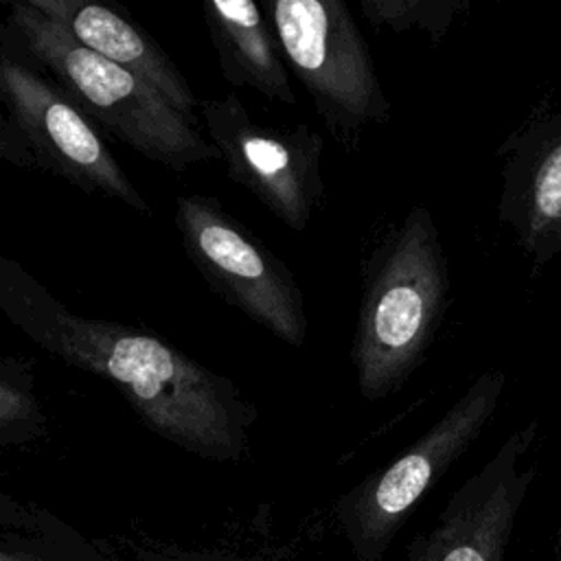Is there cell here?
I'll return each instance as SVG.
<instances>
[{
  "label": "cell",
  "instance_id": "1",
  "mask_svg": "<svg viewBox=\"0 0 561 561\" xmlns=\"http://www.w3.org/2000/svg\"><path fill=\"white\" fill-rule=\"evenodd\" d=\"M57 342L68 362L112 381L142 423L167 440L219 462L245 454L259 410L228 377L116 322L64 316Z\"/></svg>",
  "mask_w": 561,
  "mask_h": 561
},
{
  "label": "cell",
  "instance_id": "2",
  "mask_svg": "<svg viewBox=\"0 0 561 561\" xmlns=\"http://www.w3.org/2000/svg\"><path fill=\"white\" fill-rule=\"evenodd\" d=\"M449 291V267L434 215L425 206H412L362 265L351 362L366 401L401 390L425 362L445 320Z\"/></svg>",
  "mask_w": 561,
  "mask_h": 561
},
{
  "label": "cell",
  "instance_id": "3",
  "mask_svg": "<svg viewBox=\"0 0 561 561\" xmlns=\"http://www.w3.org/2000/svg\"><path fill=\"white\" fill-rule=\"evenodd\" d=\"M7 20L22 50L46 68L94 123L145 158L173 171H186L219 156L202 136L197 121L180 114L129 70L81 46L28 0L13 2Z\"/></svg>",
  "mask_w": 561,
  "mask_h": 561
},
{
  "label": "cell",
  "instance_id": "4",
  "mask_svg": "<svg viewBox=\"0 0 561 561\" xmlns=\"http://www.w3.org/2000/svg\"><path fill=\"white\" fill-rule=\"evenodd\" d=\"M504 388V370L480 373L408 449L333 502V519L353 561H383L423 497L482 436Z\"/></svg>",
  "mask_w": 561,
  "mask_h": 561
},
{
  "label": "cell",
  "instance_id": "5",
  "mask_svg": "<svg viewBox=\"0 0 561 561\" xmlns=\"http://www.w3.org/2000/svg\"><path fill=\"white\" fill-rule=\"evenodd\" d=\"M285 66L309 92L329 134L346 147L390 118L370 48L344 0H267Z\"/></svg>",
  "mask_w": 561,
  "mask_h": 561
},
{
  "label": "cell",
  "instance_id": "6",
  "mask_svg": "<svg viewBox=\"0 0 561 561\" xmlns=\"http://www.w3.org/2000/svg\"><path fill=\"white\" fill-rule=\"evenodd\" d=\"M175 224L210 287L280 342L302 348L309 335L305 294L294 270L208 195H180Z\"/></svg>",
  "mask_w": 561,
  "mask_h": 561
},
{
  "label": "cell",
  "instance_id": "7",
  "mask_svg": "<svg viewBox=\"0 0 561 561\" xmlns=\"http://www.w3.org/2000/svg\"><path fill=\"white\" fill-rule=\"evenodd\" d=\"M199 110L228 178L289 230H307L324 199V138L305 123L291 129L263 125L232 92L199 101Z\"/></svg>",
  "mask_w": 561,
  "mask_h": 561
},
{
  "label": "cell",
  "instance_id": "8",
  "mask_svg": "<svg viewBox=\"0 0 561 561\" xmlns=\"http://www.w3.org/2000/svg\"><path fill=\"white\" fill-rule=\"evenodd\" d=\"M0 99L39 167L83 191H96L138 213H149L99 125L57 83L7 46H0Z\"/></svg>",
  "mask_w": 561,
  "mask_h": 561
},
{
  "label": "cell",
  "instance_id": "9",
  "mask_svg": "<svg viewBox=\"0 0 561 561\" xmlns=\"http://www.w3.org/2000/svg\"><path fill=\"white\" fill-rule=\"evenodd\" d=\"M539 421L530 419L473 471L440 508L434 524L405 548V561H508V546L537 478L530 451Z\"/></svg>",
  "mask_w": 561,
  "mask_h": 561
},
{
  "label": "cell",
  "instance_id": "10",
  "mask_svg": "<svg viewBox=\"0 0 561 561\" xmlns=\"http://www.w3.org/2000/svg\"><path fill=\"white\" fill-rule=\"evenodd\" d=\"M495 213L533 267L561 256V103L546 92L502 140Z\"/></svg>",
  "mask_w": 561,
  "mask_h": 561
},
{
  "label": "cell",
  "instance_id": "11",
  "mask_svg": "<svg viewBox=\"0 0 561 561\" xmlns=\"http://www.w3.org/2000/svg\"><path fill=\"white\" fill-rule=\"evenodd\" d=\"M42 15L66 28L81 46L129 70L180 114L197 121L199 101L180 68L142 28L105 4L79 0H28Z\"/></svg>",
  "mask_w": 561,
  "mask_h": 561
},
{
  "label": "cell",
  "instance_id": "12",
  "mask_svg": "<svg viewBox=\"0 0 561 561\" xmlns=\"http://www.w3.org/2000/svg\"><path fill=\"white\" fill-rule=\"evenodd\" d=\"M202 11L224 79L232 88L296 105L289 70L261 7L252 0H208Z\"/></svg>",
  "mask_w": 561,
  "mask_h": 561
},
{
  "label": "cell",
  "instance_id": "13",
  "mask_svg": "<svg viewBox=\"0 0 561 561\" xmlns=\"http://www.w3.org/2000/svg\"><path fill=\"white\" fill-rule=\"evenodd\" d=\"M469 7L471 0H359L370 26L394 33L421 31L432 44H440L454 20Z\"/></svg>",
  "mask_w": 561,
  "mask_h": 561
},
{
  "label": "cell",
  "instance_id": "14",
  "mask_svg": "<svg viewBox=\"0 0 561 561\" xmlns=\"http://www.w3.org/2000/svg\"><path fill=\"white\" fill-rule=\"evenodd\" d=\"M31 414H33L31 397L20 388L7 381H0V427L24 421Z\"/></svg>",
  "mask_w": 561,
  "mask_h": 561
},
{
  "label": "cell",
  "instance_id": "15",
  "mask_svg": "<svg viewBox=\"0 0 561 561\" xmlns=\"http://www.w3.org/2000/svg\"><path fill=\"white\" fill-rule=\"evenodd\" d=\"M0 158L9 160L13 164H20V167L37 164L33 151L28 149V145L24 142L20 131L13 127L11 121H4V118H0Z\"/></svg>",
  "mask_w": 561,
  "mask_h": 561
},
{
  "label": "cell",
  "instance_id": "16",
  "mask_svg": "<svg viewBox=\"0 0 561 561\" xmlns=\"http://www.w3.org/2000/svg\"><path fill=\"white\" fill-rule=\"evenodd\" d=\"M230 561H298L296 557H291L289 552H261V554H254V557H237V559H230Z\"/></svg>",
  "mask_w": 561,
  "mask_h": 561
},
{
  "label": "cell",
  "instance_id": "17",
  "mask_svg": "<svg viewBox=\"0 0 561 561\" xmlns=\"http://www.w3.org/2000/svg\"><path fill=\"white\" fill-rule=\"evenodd\" d=\"M552 557H554V561H561V524H559V528H557V535H554Z\"/></svg>",
  "mask_w": 561,
  "mask_h": 561
},
{
  "label": "cell",
  "instance_id": "18",
  "mask_svg": "<svg viewBox=\"0 0 561 561\" xmlns=\"http://www.w3.org/2000/svg\"><path fill=\"white\" fill-rule=\"evenodd\" d=\"M0 561H28V559H24V557H20V554H15L11 550L0 548Z\"/></svg>",
  "mask_w": 561,
  "mask_h": 561
}]
</instances>
